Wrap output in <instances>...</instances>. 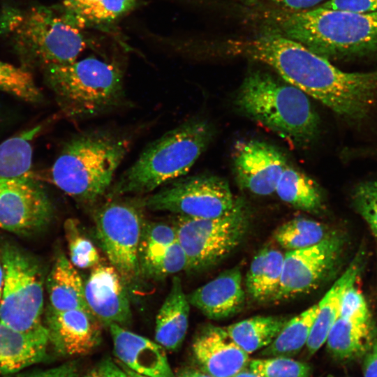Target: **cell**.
Here are the masks:
<instances>
[{
	"label": "cell",
	"instance_id": "4fadbf2b",
	"mask_svg": "<svg viewBox=\"0 0 377 377\" xmlns=\"http://www.w3.org/2000/svg\"><path fill=\"white\" fill-rule=\"evenodd\" d=\"M52 214L51 202L32 173L0 178V228L27 233L43 227Z\"/></svg>",
	"mask_w": 377,
	"mask_h": 377
},
{
	"label": "cell",
	"instance_id": "8fae6325",
	"mask_svg": "<svg viewBox=\"0 0 377 377\" xmlns=\"http://www.w3.org/2000/svg\"><path fill=\"white\" fill-rule=\"evenodd\" d=\"M95 231L102 250L126 283L140 273L139 248L145 219L140 203L111 200L94 214Z\"/></svg>",
	"mask_w": 377,
	"mask_h": 377
},
{
	"label": "cell",
	"instance_id": "f1b7e54d",
	"mask_svg": "<svg viewBox=\"0 0 377 377\" xmlns=\"http://www.w3.org/2000/svg\"><path fill=\"white\" fill-rule=\"evenodd\" d=\"M318 304L289 319L276 339L261 352L267 357H290L306 346L318 313Z\"/></svg>",
	"mask_w": 377,
	"mask_h": 377
},
{
	"label": "cell",
	"instance_id": "ac0fdd59",
	"mask_svg": "<svg viewBox=\"0 0 377 377\" xmlns=\"http://www.w3.org/2000/svg\"><path fill=\"white\" fill-rule=\"evenodd\" d=\"M108 327L120 363L142 375L175 377L162 346L119 325L110 324Z\"/></svg>",
	"mask_w": 377,
	"mask_h": 377
},
{
	"label": "cell",
	"instance_id": "d4e9b609",
	"mask_svg": "<svg viewBox=\"0 0 377 377\" xmlns=\"http://www.w3.org/2000/svg\"><path fill=\"white\" fill-rule=\"evenodd\" d=\"M284 254L265 248L252 260L246 276L249 295L256 301H273L281 283Z\"/></svg>",
	"mask_w": 377,
	"mask_h": 377
},
{
	"label": "cell",
	"instance_id": "7bdbcfd3",
	"mask_svg": "<svg viewBox=\"0 0 377 377\" xmlns=\"http://www.w3.org/2000/svg\"><path fill=\"white\" fill-rule=\"evenodd\" d=\"M98 370L104 377H127L122 369L109 359L101 362Z\"/></svg>",
	"mask_w": 377,
	"mask_h": 377
},
{
	"label": "cell",
	"instance_id": "4316f807",
	"mask_svg": "<svg viewBox=\"0 0 377 377\" xmlns=\"http://www.w3.org/2000/svg\"><path fill=\"white\" fill-rule=\"evenodd\" d=\"M374 340L370 322L360 323L339 317L325 343L333 356L349 359L366 353Z\"/></svg>",
	"mask_w": 377,
	"mask_h": 377
},
{
	"label": "cell",
	"instance_id": "bcb514c9",
	"mask_svg": "<svg viewBox=\"0 0 377 377\" xmlns=\"http://www.w3.org/2000/svg\"><path fill=\"white\" fill-rule=\"evenodd\" d=\"M233 377H261L253 371H250L247 367L237 373Z\"/></svg>",
	"mask_w": 377,
	"mask_h": 377
},
{
	"label": "cell",
	"instance_id": "7c38bea8",
	"mask_svg": "<svg viewBox=\"0 0 377 377\" xmlns=\"http://www.w3.org/2000/svg\"><path fill=\"white\" fill-rule=\"evenodd\" d=\"M343 239L331 234L322 242L284 254L279 290L273 301H282L316 289L333 269Z\"/></svg>",
	"mask_w": 377,
	"mask_h": 377
},
{
	"label": "cell",
	"instance_id": "ee69618b",
	"mask_svg": "<svg viewBox=\"0 0 377 377\" xmlns=\"http://www.w3.org/2000/svg\"><path fill=\"white\" fill-rule=\"evenodd\" d=\"M177 377H213L211 375L194 369H185L182 370Z\"/></svg>",
	"mask_w": 377,
	"mask_h": 377
},
{
	"label": "cell",
	"instance_id": "6da1fadb",
	"mask_svg": "<svg viewBox=\"0 0 377 377\" xmlns=\"http://www.w3.org/2000/svg\"><path fill=\"white\" fill-rule=\"evenodd\" d=\"M228 50L271 67L285 82L352 123L367 118L377 101V71H343L301 43L261 30L229 40Z\"/></svg>",
	"mask_w": 377,
	"mask_h": 377
},
{
	"label": "cell",
	"instance_id": "277c9868",
	"mask_svg": "<svg viewBox=\"0 0 377 377\" xmlns=\"http://www.w3.org/2000/svg\"><path fill=\"white\" fill-rule=\"evenodd\" d=\"M131 140L110 130H91L71 139L53 163L51 182L77 202L91 204L106 194Z\"/></svg>",
	"mask_w": 377,
	"mask_h": 377
},
{
	"label": "cell",
	"instance_id": "836d02e7",
	"mask_svg": "<svg viewBox=\"0 0 377 377\" xmlns=\"http://www.w3.org/2000/svg\"><path fill=\"white\" fill-rule=\"evenodd\" d=\"M64 231L68 243L69 260L77 268H93L100 264L99 253L92 242L80 231L74 219L64 223Z\"/></svg>",
	"mask_w": 377,
	"mask_h": 377
},
{
	"label": "cell",
	"instance_id": "5b68a950",
	"mask_svg": "<svg viewBox=\"0 0 377 377\" xmlns=\"http://www.w3.org/2000/svg\"><path fill=\"white\" fill-rule=\"evenodd\" d=\"M214 133L206 121L193 119L151 142L110 186L108 195L145 194L184 177L205 151Z\"/></svg>",
	"mask_w": 377,
	"mask_h": 377
},
{
	"label": "cell",
	"instance_id": "c3c4849f",
	"mask_svg": "<svg viewBox=\"0 0 377 377\" xmlns=\"http://www.w3.org/2000/svg\"><path fill=\"white\" fill-rule=\"evenodd\" d=\"M84 377H104L98 370H93L87 374Z\"/></svg>",
	"mask_w": 377,
	"mask_h": 377
},
{
	"label": "cell",
	"instance_id": "484cf974",
	"mask_svg": "<svg viewBox=\"0 0 377 377\" xmlns=\"http://www.w3.org/2000/svg\"><path fill=\"white\" fill-rule=\"evenodd\" d=\"M288 320L283 316H257L225 328L232 339L249 354L269 346Z\"/></svg>",
	"mask_w": 377,
	"mask_h": 377
},
{
	"label": "cell",
	"instance_id": "3957f363",
	"mask_svg": "<svg viewBox=\"0 0 377 377\" xmlns=\"http://www.w3.org/2000/svg\"><path fill=\"white\" fill-rule=\"evenodd\" d=\"M235 105L244 116L293 145L306 146L318 135L320 117L309 96L267 71L246 73Z\"/></svg>",
	"mask_w": 377,
	"mask_h": 377
},
{
	"label": "cell",
	"instance_id": "44dd1931",
	"mask_svg": "<svg viewBox=\"0 0 377 377\" xmlns=\"http://www.w3.org/2000/svg\"><path fill=\"white\" fill-rule=\"evenodd\" d=\"M189 311L190 303L183 290L181 279L175 276L156 316L155 341L165 349H177L186 334Z\"/></svg>",
	"mask_w": 377,
	"mask_h": 377
},
{
	"label": "cell",
	"instance_id": "d6986e66",
	"mask_svg": "<svg viewBox=\"0 0 377 377\" xmlns=\"http://www.w3.org/2000/svg\"><path fill=\"white\" fill-rule=\"evenodd\" d=\"M187 297L191 305L210 319H224L236 314L242 308L245 300L239 268L221 272Z\"/></svg>",
	"mask_w": 377,
	"mask_h": 377
},
{
	"label": "cell",
	"instance_id": "d6a6232c",
	"mask_svg": "<svg viewBox=\"0 0 377 377\" xmlns=\"http://www.w3.org/2000/svg\"><path fill=\"white\" fill-rule=\"evenodd\" d=\"M0 89L30 103L39 102L40 90L25 68L0 60Z\"/></svg>",
	"mask_w": 377,
	"mask_h": 377
},
{
	"label": "cell",
	"instance_id": "8d00e7d4",
	"mask_svg": "<svg viewBox=\"0 0 377 377\" xmlns=\"http://www.w3.org/2000/svg\"><path fill=\"white\" fill-rule=\"evenodd\" d=\"M186 267L185 252L177 240L145 275L155 279H162L186 269Z\"/></svg>",
	"mask_w": 377,
	"mask_h": 377
},
{
	"label": "cell",
	"instance_id": "74e56055",
	"mask_svg": "<svg viewBox=\"0 0 377 377\" xmlns=\"http://www.w3.org/2000/svg\"><path fill=\"white\" fill-rule=\"evenodd\" d=\"M339 317L360 323L370 322L366 300L355 284L348 288L342 296Z\"/></svg>",
	"mask_w": 377,
	"mask_h": 377
},
{
	"label": "cell",
	"instance_id": "d590c367",
	"mask_svg": "<svg viewBox=\"0 0 377 377\" xmlns=\"http://www.w3.org/2000/svg\"><path fill=\"white\" fill-rule=\"evenodd\" d=\"M352 200L357 213L377 237V180L358 184L353 191Z\"/></svg>",
	"mask_w": 377,
	"mask_h": 377
},
{
	"label": "cell",
	"instance_id": "2e32d148",
	"mask_svg": "<svg viewBox=\"0 0 377 377\" xmlns=\"http://www.w3.org/2000/svg\"><path fill=\"white\" fill-rule=\"evenodd\" d=\"M49 343L64 356L89 353L101 340L102 324L82 309L55 311L49 308L46 324Z\"/></svg>",
	"mask_w": 377,
	"mask_h": 377
},
{
	"label": "cell",
	"instance_id": "7402d4cb",
	"mask_svg": "<svg viewBox=\"0 0 377 377\" xmlns=\"http://www.w3.org/2000/svg\"><path fill=\"white\" fill-rule=\"evenodd\" d=\"M139 0H64L57 8L75 27H106L133 11Z\"/></svg>",
	"mask_w": 377,
	"mask_h": 377
},
{
	"label": "cell",
	"instance_id": "b9f144b4",
	"mask_svg": "<svg viewBox=\"0 0 377 377\" xmlns=\"http://www.w3.org/2000/svg\"><path fill=\"white\" fill-rule=\"evenodd\" d=\"M364 377H377V339L365 353L363 362Z\"/></svg>",
	"mask_w": 377,
	"mask_h": 377
},
{
	"label": "cell",
	"instance_id": "83f0119b",
	"mask_svg": "<svg viewBox=\"0 0 377 377\" xmlns=\"http://www.w3.org/2000/svg\"><path fill=\"white\" fill-rule=\"evenodd\" d=\"M275 193L283 202L307 212H317L323 207V195L315 181L289 164L283 170Z\"/></svg>",
	"mask_w": 377,
	"mask_h": 377
},
{
	"label": "cell",
	"instance_id": "4dcf8cb0",
	"mask_svg": "<svg viewBox=\"0 0 377 377\" xmlns=\"http://www.w3.org/2000/svg\"><path fill=\"white\" fill-rule=\"evenodd\" d=\"M331 234L324 224L297 217L280 226L275 230L274 238L283 249L293 251L315 245Z\"/></svg>",
	"mask_w": 377,
	"mask_h": 377
},
{
	"label": "cell",
	"instance_id": "9a60e30c",
	"mask_svg": "<svg viewBox=\"0 0 377 377\" xmlns=\"http://www.w3.org/2000/svg\"><path fill=\"white\" fill-rule=\"evenodd\" d=\"M84 293L89 311L102 325L125 327L131 323L126 282L112 265L98 264L91 268Z\"/></svg>",
	"mask_w": 377,
	"mask_h": 377
},
{
	"label": "cell",
	"instance_id": "5bb4252c",
	"mask_svg": "<svg viewBox=\"0 0 377 377\" xmlns=\"http://www.w3.org/2000/svg\"><path fill=\"white\" fill-rule=\"evenodd\" d=\"M232 163L238 185L258 195L275 192L277 182L288 164L278 148L256 140L236 142Z\"/></svg>",
	"mask_w": 377,
	"mask_h": 377
},
{
	"label": "cell",
	"instance_id": "ffe728a7",
	"mask_svg": "<svg viewBox=\"0 0 377 377\" xmlns=\"http://www.w3.org/2000/svg\"><path fill=\"white\" fill-rule=\"evenodd\" d=\"M48 343L45 325L25 332L0 323V376L20 372L45 360Z\"/></svg>",
	"mask_w": 377,
	"mask_h": 377
},
{
	"label": "cell",
	"instance_id": "7a4b0ae2",
	"mask_svg": "<svg viewBox=\"0 0 377 377\" xmlns=\"http://www.w3.org/2000/svg\"><path fill=\"white\" fill-rule=\"evenodd\" d=\"M257 20L263 30L297 41L329 61L377 54V13L321 6L290 10L264 3L258 8Z\"/></svg>",
	"mask_w": 377,
	"mask_h": 377
},
{
	"label": "cell",
	"instance_id": "f546056e",
	"mask_svg": "<svg viewBox=\"0 0 377 377\" xmlns=\"http://www.w3.org/2000/svg\"><path fill=\"white\" fill-rule=\"evenodd\" d=\"M40 130L41 126H34L0 144V178L31 173L33 142Z\"/></svg>",
	"mask_w": 377,
	"mask_h": 377
},
{
	"label": "cell",
	"instance_id": "60d3db41",
	"mask_svg": "<svg viewBox=\"0 0 377 377\" xmlns=\"http://www.w3.org/2000/svg\"><path fill=\"white\" fill-rule=\"evenodd\" d=\"M267 3L290 10L310 9L323 0H260Z\"/></svg>",
	"mask_w": 377,
	"mask_h": 377
},
{
	"label": "cell",
	"instance_id": "8992f818",
	"mask_svg": "<svg viewBox=\"0 0 377 377\" xmlns=\"http://www.w3.org/2000/svg\"><path fill=\"white\" fill-rule=\"evenodd\" d=\"M45 82L68 117L84 119L123 105L124 72L115 62L89 57L44 68Z\"/></svg>",
	"mask_w": 377,
	"mask_h": 377
},
{
	"label": "cell",
	"instance_id": "f6af8a7d",
	"mask_svg": "<svg viewBox=\"0 0 377 377\" xmlns=\"http://www.w3.org/2000/svg\"><path fill=\"white\" fill-rule=\"evenodd\" d=\"M119 367L125 372L127 377H151V376H145V375L138 374V373L131 370L130 369H128V367H126V366H124L121 363L120 364Z\"/></svg>",
	"mask_w": 377,
	"mask_h": 377
},
{
	"label": "cell",
	"instance_id": "ba28073f",
	"mask_svg": "<svg viewBox=\"0 0 377 377\" xmlns=\"http://www.w3.org/2000/svg\"><path fill=\"white\" fill-rule=\"evenodd\" d=\"M3 283L0 298V323L20 332L45 327L43 281L38 264L15 246L7 245L0 253Z\"/></svg>",
	"mask_w": 377,
	"mask_h": 377
},
{
	"label": "cell",
	"instance_id": "e575fe53",
	"mask_svg": "<svg viewBox=\"0 0 377 377\" xmlns=\"http://www.w3.org/2000/svg\"><path fill=\"white\" fill-rule=\"evenodd\" d=\"M247 368L261 377H310L311 367L286 357L249 360Z\"/></svg>",
	"mask_w": 377,
	"mask_h": 377
},
{
	"label": "cell",
	"instance_id": "681fc988",
	"mask_svg": "<svg viewBox=\"0 0 377 377\" xmlns=\"http://www.w3.org/2000/svg\"><path fill=\"white\" fill-rule=\"evenodd\" d=\"M328 377H334V376H328Z\"/></svg>",
	"mask_w": 377,
	"mask_h": 377
},
{
	"label": "cell",
	"instance_id": "7dc6e473",
	"mask_svg": "<svg viewBox=\"0 0 377 377\" xmlns=\"http://www.w3.org/2000/svg\"><path fill=\"white\" fill-rule=\"evenodd\" d=\"M3 268L0 257V298L1 296L2 293V288H3Z\"/></svg>",
	"mask_w": 377,
	"mask_h": 377
},
{
	"label": "cell",
	"instance_id": "f35d334b",
	"mask_svg": "<svg viewBox=\"0 0 377 377\" xmlns=\"http://www.w3.org/2000/svg\"><path fill=\"white\" fill-rule=\"evenodd\" d=\"M320 6L360 14L377 13V0H329Z\"/></svg>",
	"mask_w": 377,
	"mask_h": 377
},
{
	"label": "cell",
	"instance_id": "e0dca14e",
	"mask_svg": "<svg viewBox=\"0 0 377 377\" xmlns=\"http://www.w3.org/2000/svg\"><path fill=\"white\" fill-rule=\"evenodd\" d=\"M192 350L202 371L213 377H233L246 368L250 360L249 354L232 339L225 327L214 325L200 331Z\"/></svg>",
	"mask_w": 377,
	"mask_h": 377
},
{
	"label": "cell",
	"instance_id": "cb8c5ba5",
	"mask_svg": "<svg viewBox=\"0 0 377 377\" xmlns=\"http://www.w3.org/2000/svg\"><path fill=\"white\" fill-rule=\"evenodd\" d=\"M51 309L89 311L84 298V283L75 267L64 254L56 259L47 277Z\"/></svg>",
	"mask_w": 377,
	"mask_h": 377
},
{
	"label": "cell",
	"instance_id": "52a82bcc",
	"mask_svg": "<svg viewBox=\"0 0 377 377\" xmlns=\"http://www.w3.org/2000/svg\"><path fill=\"white\" fill-rule=\"evenodd\" d=\"M0 28L11 36L27 63L43 68L73 61L89 46L82 29L68 22L57 7L6 10Z\"/></svg>",
	"mask_w": 377,
	"mask_h": 377
},
{
	"label": "cell",
	"instance_id": "1f68e13d",
	"mask_svg": "<svg viewBox=\"0 0 377 377\" xmlns=\"http://www.w3.org/2000/svg\"><path fill=\"white\" fill-rule=\"evenodd\" d=\"M177 240L174 225L145 221L139 248L140 273L145 274Z\"/></svg>",
	"mask_w": 377,
	"mask_h": 377
},
{
	"label": "cell",
	"instance_id": "603a6c76",
	"mask_svg": "<svg viewBox=\"0 0 377 377\" xmlns=\"http://www.w3.org/2000/svg\"><path fill=\"white\" fill-rule=\"evenodd\" d=\"M362 256H357L318 303V313L306 346L313 355L326 341L332 325L339 317L342 296L355 284L362 268Z\"/></svg>",
	"mask_w": 377,
	"mask_h": 377
},
{
	"label": "cell",
	"instance_id": "9c48e42d",
	"mask_svg": "<svg viewBox=\"0 0 377 377\" xmlns=\"http://www.w3.org/2000/svg\"><path fill=\"white\" fill-rule=\"evenodd\" d=\"M248 223L246 209L240 200L230 212L218 218L177 215L174 226L186 256V269L200 271L223 259L241 243Z\"/></svg>",
	"mask_w": 377,
	"mask_h": 377
},
{
	"label": "cell",
	"instance_id": "ab89813d",
	"mask_svg": "<svg viewBox=\"0 0 377 377\" xmlns=\"http://www.w3.org/2000/svg\"><path fill=\"white\" fill-rule=\"evenodd\" d=\"M2 377H78V369L74 362H68L51 369L29 372H17Z\"/></svg>",
	"mask_w": 377,
	"mask_h": 377
},
{
	"label": "cell",
	"instance_id": "30bf717a",
	"mask_svg": "<svg viewBox=\"0 0 377 377\" xmlns=\"http://www.w3.org/2000/svg\"><path fill=\"white\" fill-rule=\"evenodd\" d=\"M239 202L227 181L212 175L180 177L140 200L142 207L151 211L198 219L223 216Z\"/></svg>",
	"mask_w": 377,
	"mask_h": 377
}]
</instances>
